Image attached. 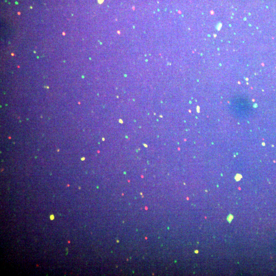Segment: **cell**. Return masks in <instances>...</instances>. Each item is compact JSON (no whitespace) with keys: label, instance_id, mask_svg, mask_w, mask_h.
I'll return each instance as SVG.
<instances>
[{"label":"cell","instance_id":"cell-1","mask_svg":"<svg viewBox=\"0 0 276 276\" xmlns=\"http://www.w3.org/2000/svg\"><path fill=\"white\" fill-rule=\"evenodd\" d=\"M50 217H50L51 219H52H52H54V217H54V216H53V215H52V216H51Z\"/></svg>","mask_w":276,"mask_h":276}]
</instances>
